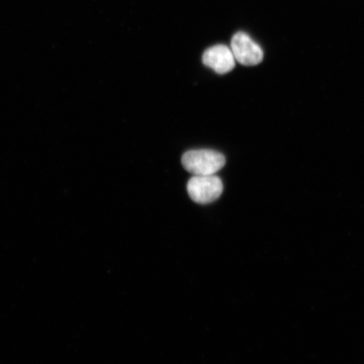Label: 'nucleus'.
I'll return each instance as SVG.
<instances>
[{
	"instance_id": "nucleus-1",
	"label": "nucleus",
	"mask_w": 364,
	"mask_h": 364,
	"mask_svg": "<svg viewBox=\"0 0 364 364\" xmlns=\"http://www.w3.org/2000/svg\"><path fill=\"white\" fill-rule=\"evenodd\" d=\"M182 166L194 176L215 175L224 168V154L210 149L190 150L181 159Z\"/></svg>"
},
{
	"instance_id": "nucleus-2",
	"label": "nucleus",
	"mask_w": 364,
	"mask_h": 364,
	"mask_svg": "<svg viewBox=\"0 0 364 364\" xmlns=\"http://www.w3.org/2000/svg\"><path fill=\"white\" fill-rule=\"evenodd\" d=\"M224 185L220 177L194 176L188 183V193L193 201L199 204H208L220 198Z\"/></svg>"
},
{
	"instance_id": "nucleus-4",
	"label": "nucleus",
	"mask_w": 364,
	"mask_h": 364,
	"mask_svg": "<svg viewBox=\"0 0 364 364\" xmlns=\"http://www.w3.org/2000/svg\"><path fill=\"white\" fill-rule=\"evenodd\" d=\"M235 58L232 50L225 45H216L204 52V65L212 68L218 75H225L233 70Z\"/></svg>"
},
{
	"instance_id": "nucleus-3",
	"label": "nucleus",
	"mask_w": 364,
	"mask_h": 364,
	"mask_svg": "<svg viewBox=\"0 0 364 364\" xmlns=\"http://www.w3.org/2000/svg\"><path fill=\"white\" fill-rule=\"evenodd\" d=\"M230 48L235 60L245 66L257 65L262 63L264 57L260 46L245 33L234 35Z\"/></svg>"
}]
</instances>
